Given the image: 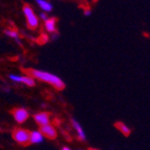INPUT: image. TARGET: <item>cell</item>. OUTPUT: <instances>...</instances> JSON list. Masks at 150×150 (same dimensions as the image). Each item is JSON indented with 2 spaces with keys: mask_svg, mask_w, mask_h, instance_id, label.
Returning <instances> with one entry per match:
<instances>
[{
  "mask_svg": "<svg viewBox=\"0 0 150 150\" xmlns=\"http://www.w3.org/2000/svg\"><path fill=\"white\" fill-rule=\"evenodd\" d=\"M71 122H72V125H73V127H74V129L76 130V134H77L78 139H79L80 141H86L87 137H86V134H84V131H83V129H82L81 125H80L79 123L74 119H72V121Z\"/></svg>",
  "mask_w": 150,
  "mask_h": 150,
  "instance_id": "52a82bcc",
  "label": "cell"
},
{
  "mask_svg": "<svg viewBox=\"0 0 150 150\" xmlns=\"http://www.w3.org/2000/svg\"><path fill=\"white\" fill-rule=\"evenodd\" d=\"M89 150H98V149H95V148H90Z\"/></svg>",
  "mask_w": 150,
  "mask_h": 150,
  "instance_id": "e0dca14e",
  "label": "cell"
},
{
  "mask_svg": "<svg viewBox=\"0 0 150 150\" xmlns=\"http://www.w3.org/2000/svg\"><path fill=\"white\" fill-rule=\"evenodd\" d=\"M44 141V136L41 131L35 130L30 132V143L31 144H40Z\"/></svg>",
  "mask_w": 150,
  "mask_h": 150,
  "instance_id": "ba28073f",
  "label": "cell"
},
{
  "mask_svg": "<svg viewBox=\"0 0 150 150\" xmlns=\"http://www.w3.org/2000/svg\"><path fill=\"white\" fill-rule=\"evenodd\" d=\"M33 119L37 122V124H39L41 127L50 124V118L47 112H38L35 115Z\"/></svg>",
  "mask_w": 150,
  "mask_h": 150,
  "instance_id": "5b68a950",
  "label": "cell"
},
{
  "mask_svg": "<svg viewBox=\"0 0 150 150\" xmlns=\"http://www.w3.org/2000/svg\"><path fill=\"white\" fill-rule=\"evenodd\" d=\"M21 83H25L29 87H33L35 86V78L31 77V76H22Z\"/></svg>",
  "mask_w": 150,
  "mask_h": 150,
  "instance_id": "7c38bea8",
  "label": "cell"
},
{
  "mask_svg": "<svg viewBox=\"0 0 150 150\" xmlns=\"http://www.w3.org/2000/svg\"><path fill=\"white\" fill-rule=\"evenodd\" d=\"M5 35H8V37H11V38H14V39H17V38H18V33L15 30H9V29H7V30H5Z\"/></svg>",
  "mask_w": 150,
  "mask_h": 150,
  "instance_id": "4fadbf2b",
  "label": "cell"
},
{
  "mask_svg": "<svg viewBox=\"0 0 150 150\" xmlns=\"http://www.w3.org/2000/svg\"><path fill=\"white\" fill-rule=\"evenodd\" d=\"M45 27L48 33H54L56 29V20L54 18H49L45 21Z\"/></svg>",
  "mask_w": 150,
  "mask_h": 150,
  "instance_id": "9c48e42d",
  "label": "cell"
},
{
  "mask_svg": "<svg viewBox=\"0 0 150 150\" xmlns=\"http://www.w3.org/2000/svg\"><path fill=\"white\" fill-rule=\"evenodd\" d=\"M13 138L17 143L21 145H27L30 143V132L23 128H17L13 132Z\"/></svg>",
  "mask_w": 150,
  "mask_h": 150,
  "instance_id": "7a4b0ae2",
  "label": "cell"
},
{
  "mask_svg": "<svg viewBox=\"0 0 150 150\" xmlns=\"http://www.w3.org/2000/svg\"><path fill=\"white\" fill-rule=\"evenodd\" d=\"M116 127H117V128L119 129V130L121 131L124 136H128V134H130V128H129L126 124H124V123L118 122V123H116Z\"/></svg>",
  "mask_w": 150,
  "mask_h": 150,
  "instance_id": "8fae6325",
  "label": "cell"
},
{
  "mask_svg": "<svg viewBox=\"0 0 150 150\" xmlns=\"http://www.w3.org/2000/svg\"><path fill=\"white\" fill-rule=\"evenodd\" d=\"M62 150H71V149L69 147H63V149Z\"/></svg>",
  "mask_w": 150,
  "mask_h": 150,
  "instance_id": "2e32d148",
  "label": "cell"
},
{
  "mask_svg": "<svg viewBox=\"0 0 150 150\" xmlns=\"http://www.w3.org/2000/svg\"><path fill=\"white\" fill-rule=\"evenodd\" d=\"M91 9L90 8H87V9H84V15H86V16H90V15H91Z\"/></svg>",
  "mask_w": 150,
  "mask_h": 150,
  "instance_id": "5bb4252c",
  "label": "cell"
},
{
  "mask_svg": "<svg viewBox=\"0 0 150 150\" xmlns=\"http://www.w3.org/2000/svg\"><path fill=\"white\" fill-rule=\"evenodd\" d=\"M30 73L33 75V77L51 84L57 90H63L65 88V82L59 76H56V75L52 74V73L41 70H30Z\"/></svg>",
  "mask_w": 150,
  "mask_h": 150,
  "instance_id": "6da1fadb",
  "label": "cell"
},
{
  "mask_svg": "<svg viewBox=\"0 0 150 150\" xmlns=\"http://www.w3.org/2000/svg\"><path fill=\"white\" fill-rule=\"evenodd\" d=\"M35 1H37V3L39 4V6H40L43 11H45V12H51L52 11V5L50 4L48 1H46V0H35Z\"/></svg>",
  "mask_w": 150,
  "mask_h": 150,
  "instance_id": "30bf717a",
  "label": "cell"
},
{
  "mask_svg": "<svg viewBox=\"0 0 150 150\" xmlns=\"http://www.w3.org/2000/svg\"><path fill=\"white\" fill-rule=\"evenodd\" d=\"M41 18H42V19H44L45 21H46V20H48V18H47V17H46V15H45V14H41Z\"/></svg>",
  "mask_w": 150,
  "mask_h": 150,
  "instance_id": "9a60e30c",
  "label": "cell"
},
{
  "mask_svg": "<svg viewBox=\"0 0 150 150\" xmlns=\"http://www.w3.org/2000/svg\"><path fill=\"white\" fill-rule=\"evenodd\" d=\"M13 117H14L15 121L18 123H24L29 117V112L25 108H15L13 110Z\"/></svg>",
  "mask_w": 150,
  "mask_h": 150,
  "instance_id": "277c9868",
  "label": "cell"
},
{
  "mask_svg": "<svg viewBox=\"0 0 150 150\" xmlns=\"http://www.w3.org/2000/svg\"><path fill=\"white\" fill-rule=\"evenodd\" d=\"M78 150H81V149H78Z\"/></svg>",
  "mask_w": 150,
  "mask_h": 150,
  "instance_id": "ac0fdd59",
  "label": "cell"
},
{
  "mask_svg": "<svg viewBox=\"0 0 150 150\" xmlns=\"http://www.w3.org/2000/svg\"><path fill=\"white\" fill-rule=\"evenodd\" d=\"M41 132L43 134V136L45 137V138H48V139H51V140H53V139L56 138V130L55 128H54L52 125L48 124V125H45V126H42L41 127Z\"/></svg>",
  "mask_w": 150,
  "mask_h": 150,
  "instance_id": "8992f818",
  "label": "cell"
},
{
  "mask_svg": "<svg viewBox=\"0 0 150 150\" xmlns=\"http://www.w3.org/2000/svg\"><path fill=\"white\" fill-rule=\"evenodd\" d=\"M23 12H24V15L26 16V19H27L28 27L31 28V29L37 28L38 25H39V20H38L37 16H35V13H33V8H31L30 6H28V5H25V6L23 7Z\"/></svg>",
  "mask_w": 150,
  "mask_h": 150,
  "instance_id": "3957f363",
  "label": "cell"
}]
</instances>
